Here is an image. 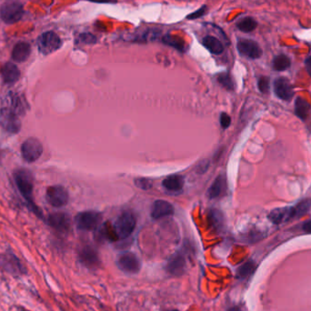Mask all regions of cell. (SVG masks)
<instances>
[{"mask_svg":"<svg viewBox=\"0 0 311 311\" xmlns=\"http://www.w3.org/2000/svg\"><path fill=\"white\" fill-rule=\"evenodd\" d=\"M29 103L24 96L17 93H8L0 108V125L5 131L17 134L21 129L20 118L25 116Z\"/></svg>","mask_w":311,"mask_h":311,"instance_id":"6da1fadb","label":"cell"},{"mask_svg":"<svg viewBox=\"0 0 311 311\" xmlns=\"http://www.w3.org/2000/svg\"><path fill=\"white\" fill-rule=\"evenodd\" d=\"M14 180L17 189L21 194L23 198L26 200L30 210L38 216L40 219H43L42 210L35 204L33 200V190H34V176L30 170L27 169H17L14 171Z\"/></svg>","mask_w":311,"mask_h":311,"instance_id":"7a4b0ae2","label":"cell"},{"mask_svg":"<svg viewBox=\"0 0 311 311\" xmlns=\"http://www.w3.org/2000/svg\"><path fill=\"white\" fill-rule=\"evenodd\" d=\"M136 218L130 211H125L115 222L114 228L119 239L128 238L136 227Z\"/></svg>","mask_w":311,"mask_h":311,"instance_id":"3957f363","label":"cell"},{"mask_svg":"<svg viewBox=\"0 0 311 311\" xmlns=\"http://www.w3.org/2000/svg\"><path fill=\"white\" fill-rule=\"evenodd\" d=\"M0 267L13 276H22L28 272L21 261L10 252L0 254Z\"/></svg>","mask_w":311,"mask_h":311,"instance_id":"277c9868","label":"cell"},{"mask_svg":"<svg viewBox=\"0 0 311 311\" xmlns=\"http://www.w3.org/2000/svg\"><path fill=\"white\" fill-rule=\"evenodd\" d=\"M117 266L126 274L135 275L141 269V261L135 253L124 252L118 257Z\"/></svg>","mask_w":311,"mask_h":311,"instance_id":"5b68a950","label":"cell"},{"mask_svg":"<svg viewBox=\"0 0 311 311\" xmlns=\"http://www.w3.org/2000/svg\"><path fill=\"white\" fill-rule=\"evenodd\" d=\"M44 151L41 142L35 137H29L23 142L21 145V155L25 161L33 163L40 159Z\"/></svg>","mask_w":311,"mask_h":311,"instance_id":"8992f818","label":"cell"},{"mask_svg":"<svg viewBox=\"0 0 311 311\" xmlns=\"http://www.w3.org/2000/svg\"><path fill=\"white\" fill-rule=\"evenodd\" d=\"M101 220L102 216L100 213L91 210L79 213L75 219V223L80 230L89 231L97 227Z\"/></svg>","mask_w":311,"mask_h":311,"instance_id":"52a82bcc","label":"cell"},{"mask_svg":"<svg viewBox=\"0 0 311 311\" xmlns=\"http://www.w3.org/2000/svg\"><path fill=\"white\" fill-rule=\"evenodd\" d=\"M24 14L22 4L16 1L5 3L0 7V17L6 24H14L21 19Z\"/></svg>","mask_w":311,"mask_h":311,"instance_id":"ba28073f","label":"cell"},{"mask_svg":"<svg viewBox=\"0 0 311 311\" xmlns=\"http://www.w3.org/2000/svg\"><path fill=\"white\" fill-rule=\"evenodd\" d=\"M62 45V41L56 33L48 31L40 36L38 39V47L40 53L48 55L57 51Z\"/></svg>","mask_w":311,"mask_h":311,"instance_id":"9c48e42d","label":"cell"},{"mask_svg":"<svg viewBox=\"0 0 311 311\" xmlns=\"http://www.w3.org/2000/svg\"><path fill=\"white\" fill-rule=\"evenodd\" d=\"M47 203L54 208H62L68 202V190L62 186H51L45 192Z\"/></svg>","mask_w":311,"mask_h":311,"instance_id":"30bf717a","label":"cell"},{"mask_svg":"<svg viewBox=\"0 0 311 311\" xmlns=\"http://www.w3.org/2000/svg\"><path fill=\"white\" fill-rule=\"evenodd\" d=\"M80 263L87 268L95 270L100 266V259L96 249L91 246H84L79 252Z\"/></svg>","mask_w":311,"mask_h":311,"instance_id":"8fae6325","label":"cell"},{"mask_svg":"<svg viewBox=\"0 0 311 311\" xmlns=\"http://www.w3.org/2000/svg\"><path fill=\"white\" fill-rule=\"evenodd\" d=\"M48 225L59 233H68L71 228V219L64 212H57L48 216Z\"/></svg>","mask_w":311,"mask_h":311,"instance_id":"7c38bea8","label":"cell"},{"mask_svg":"<svg viewBox=\"0 0 311 311\" xmlns=\"http://www.w3.org/2000/svg\"><path fill=\"white\" fill-rule=\"evenodd\" d=\"M238 50L242 56L252 58V59H258L262 56V49L260 45L251 40H238Z\"/></svg>","mask_w":311,"mask_h":311,"instance_id":"4fadbf2b","label":"cell"},{"mask_svg":"<svg viewBox=\"0 0 311 311\" xmlns=\"http://www.w3.org/2000/svg\"><path fill=\"white\" fill-rule=\"evenodd\" d=\"M186 268V259L183 255L178 253L172 256L168 261L166 271L172 277H179L184 274Z\"/></svg>","mask_w":311,"mask_h":311,"instance_id":"5bb4252c","label":"cell"},{"mask_svg":"<svg viewBox=\"0 0 311 311\" xmlns=\"http://www.w3.org/2000/svg\"><path fill=\"white\" fill-rule=\"evenodd\" d=\"M275 93L279 98L289 101L294 96V91L288 79L278 78L274 83Z\"/></svg>","mask_w":311,"mask_h":311,"instance_id":"9a60e30c","label":"cell"},{"mask_svg":"<svg viewBox=\"0 0 311 311\" xmlns=\"http://www.w3.org/2000/svg\"><path fill=\"white\" fill-rule=\"evenodd\" d=\"M174 214L173 206L165 200H157L155 201L151 208V217L154 220H159L164 217Z\"/></svg>","mask_w":311,"mask_h":311,"instance_id":"2e32d148","label":"cell"},{"mask_svg":"<svg viewBox=\"0 0 311 311\" xmlns=\"http://www.w3.org/2000/svg\"><path fill=\"white\" fill-rule=\"evenodd\" d=\"M1 77L4 83L14 84L20 78V71L13 63H6L1 68Z\"/></svg>","mask_w":311,"mask_h":311,"instance_id":"e0dca14e","label":"cell"},{"mask_svg":"<svg viewBox=\"0 0 311 311\" xmlns=\"http://www.w3.org/2000/svg\"><path fill=\"white\" fill-rule=\"evenodd\" d=\"M31 53V46L26 42H18L12 51V59L16 62H25Z\"/></svg>","mask_w":311,"mask_h":311,"instance_id":"ac0fdd59","label":"cell"},{"mask_svg":"<svg viewBox=\"0 0 311 311\" xmlns=\"http://www.w3.org/2000/svg\"><path fill=\"white\" fill-rule=\"evenodd\" d=\"M204 46L214 55H221L224 51V45L221 43V40H218L215 37L207 36L202 40Z\"/></svg>","mask_w":311,"mask_h":311,"instance_id":"d6986e66","label":"cell"},{"mask_svg":"<svg viewBox=\"0 0 311 311\" xmlns=\"http://www.w3.org/2000/svg\"><path fill=\"white\" fill-rule=\"evenodd\" d=\"M226 187V183L225 178L222 176H219L210 187L208 195L210 198H220L221 196H222V194L225 192Z\"/></svg>","mask_w":311,"mask_h":311,"instance_id":"ffe728a7","label":"cell"},{"mask_svg":"<svg viewBox=\"0 0 311 311\" xmlns=\"http://www.w3.org/2000/svg\"><path fill=\"white\" fill-rule=\"evenodd\" d=\"M268 219L274 224H280L283 221H287L292 219L291 216V208H280L272 210L268 215Z\"/></svg>","mask_w":311,"mask_h":311,"instance_id":"44dd1931","label":"cell"},{"mask_svg":"<svg viewBox=\"0 0 311 311\" xmlns=\"http://www.w3.org/2000/svg\"><path fill=\"white\" fill-rule=\"evenodd\" d=\"M162 185L170 191H179L184 186V178L180 175L169 176L163 180Z\"/></svg>","mask_w":311,"mask_h":311,"instance_id":"7402d4cb","label":"cell"},{"mask_svg":"<svg viewBox=\"0 0 311 311\" xmlns=\"http://www.w3.org/2000/svg\"><path fill=\"white\" fill-rule=\"evenodd\" d=\"M208 220L210 225L215 230H221L224 226V218L221 211L218 210H210L208 214Z\"/></svg>","mask_w":311,"mask_h":311,"instance_id":"603a6c76","label":"cell"},{"mask_svg":"<svg viewBox=\"0 0 311 311\" xmlns=\"http://www.w3.org/2000/svg\"><path fill=\"white\" fill-rule=\"evenodd\" d=\"M310 110H311V105L309 104V102L306 101L305 99H303L302 97H298L296 99L295 112L300 119L305 120L307 117L309 116Z\"/></svg>","mask_w":311,"mask_h":311,"instance_id":"cb8c5ba5","label":"cell"},{"mask_svg":"<svg viewBox=\"0 0 311 311\" xmlns=\"http://www.w3.org/2000/svg\"><path fill=\"white\" fill-rule=\"evenodd\" d=\"M237 27L240 31L245 32V33H249V32L254 31L256 28L258 27V22L255 20L253 17H243L237 23Z\"/></svg>","mask_w":311,"mask_h":311,"instance_id":"d4e9b609","label":"cell"},{"mask_svg":"<svg viewBox=\"0 0 311 311\" xmlns=\"http://www.w3.org/2000/svg\"><path fill=\"white\" fill-rule=\"evenodd\" d=\"M162 41L164 42V44L166 45H170L178 50L182 51V52L186 51L185 42L178 37H174L172 35H166L163 37Z\"/></svg>","mask_w":311,"mask_h":311,"instance_id":"484cf974","label":"cell"},{"mask_svg":"<svg viewBox=\"0 0 311 311\" xmlns=\"http://www.w3.org/2000/svg\"><path fill=\"white\" fill-rule=\"evenodd\" d=\"M311 199H304L302 201H300V203L297 206H295L294 208H291V216L292 219L293 218H300L301 216L306 214L309 210L311 209Z\"/></svg>","mask_w":311,"mask_h":311,"instance_id":"4316f807","label":"cell"},{"mask_svg":"<svg viewBox=\"0 0 311 311\" xmlns=\"http://www.w3.org/2000/svg\"><path fill=\"white\" fill-rule=\"evenodd\" d=\"M256 265L253 261H248L239 267L237 270V277L240 279H245L249 277L255 271Z\"/></svg>","mask_w":311,"mask_h":311,"instance_id":"83f0119b","label":"cell"},{"mask_svg":"<svg viewBox=\"0 0 311 311\" xmlns=\"http://www.w3.org/2000/svg\"><path fill=\"white\" fill-rule=\"evenodd\" d=\"M290 59L286 55H278L273 60V68L277 71H284L290 67Z\"/></svg>","mask_w":311,"mask_h":311,"instance_id":"f1b7e54d","label":"cell"},{"mask_svg":"<svg viewBox=\"0 0 311 311\" xmlns=\"http://www.w3.org/2000/svg\"><path fill=\"white\" fill-rule=\"evenodd\" d=\"M218 80L223 86L225 89L228 90H233L234 89V83L232 80L231 77L227 73H222L219 75Z\"/></svg>","mask_w":311,"mask_h":311,"instance_id":"f546056e","label":"cell"},{"mask_svg":"<svg viewBox=\"0 0 311 311\" xmlns=\"http://www.w3.org/2000/svg\"><path fill=\"white\" fill-rule=\"evenodd\" d=\"M135 184L137 187L144 189V190H147V189H150L152 187V181L148 178H136L135 180Z\"/></svg>","mask_w":311,"mask_h":311,"instance_id":"4dcf8cb0","label":"cell"},{"mask_svg":"<svg viewBox=\"0 0 311 311\" xmlns=\"http://www.w3.org/2000/svg\"><path fill=\"white\" fill-rule=\"evenodd\" d=\"M79 41L83 44H95L96 42V38L90 33H84L80 35Z\"/></svg>","mask_w":311,"mask_h":311,"instance_id":"1f68e13d","label":"cell"},{"mask_svg":"<svg viewBox=\"0 0 311 311\" xmlns=\"http://www.w3.org/2000/svg\"><path fill=\"white\" fill-rule=\"evenodd\" d=\"M259 89L262 93H267L269 90V79L267 77H261L259 80Z\"/></svg>","mask_w":311,"mask_h":311,"instance_id":"d6a6232c","label":"cell"},{"mask_svg":"<svg viewBox=\"0 0 311 311\" xmlns=\"http://www.w3.org/2000/svg\"><path fill=\"white\" fill-rule=\"evenodd\" d=\"M207 12H208V6H203L202 7H200L199 9H198L197 11L193 12L191 14H189L188 16H187V19H191V20H194V19H197V18H199V17H203L205 16L206 14H207Z\"/></svg>","mask_w":311,"mask_h":311,"instance_id":"836d02e7","label":"cell"},{"mask_svg":"<svg viewBox=\"0 0 311 311\" xmlns=\"http://www.w3.org/2000/svg\"><path fill=\"white\" fill-rule=\"evenodd\" d=\"M231 123L230 117L226 113H222L221 115V125L223 129H227Z\"/></svg>","mask_w":311,"mask_h":311,"instance_id":"e575fe53","label":"cell"},{"mask_svg":"<svg viewBox=\"0 0 311 311\" xmlns=\"http://www.w3.org/2000/svg\"><path fill=\"white\" fill-rule=\"evenodd\" d=\"M90 2L94 3H99V4H112V3H117L118 0H89Z\"/></svg>","mask_w":311,"mask_h":311,"instance_id":"d590c367","label":"cell"},{"mask_svg":"<svg viewBox=\"0 0 311 311\" xmlns=\"http://www.w3.org/2000/svg\"><path fill=\"white\" fill-rule=\"evenodd\" d=\"M208 166H209V163H203V162H200V163L198 164V172H199V173L205 172L206 170H208Z\"/></svg>","mask_w":311,"mask_h":311,"instance_id":"8d00e7d4","label":"cell"},{"mask_svg":"<svg viewBox=\"0 0 311 311\" xmlns=\"http://www.w3.org/2000/svg\"><path fill=\"white\" fill-rule=\"evenodd\" d=\"M305 65L307 71H308V73L311 77V56H310L306 59Z\"/></svg>","mask_w":311,"mask_h":311,"instance_id":"74e56055","label":"cell"},{"mask_svg":"<svg viewBox=\"0 0 311 311\" xmlns=\"http://www.w3.org/2000/svg\"><path fill=\"white\" fill-rule=\"evenodd\" d=\"M303 229L307 233H311V221H307L303 225Z\"/></svg>","mask_w":311,"mask_h":311,"instance_id":"f35d334b","label":"cell"},{"mask_svg":"<svg viewBox=\"0 0 311 311\" xmlns=\"http://www.w3.org/2000/svg\"><path fill=\"white\" fill-rule=\"evenodd\" d=\"M240 311V309H239V308H238V307H232V308H230V309H229V310H228V311Z\"/></svg>","mask_w":311,"mask_h":311,"instance_id":"ab89813d","label":"cell"},{"mask_svg":"<svg viewBox=\"0 0 311 311\" xmlns=\"http://www.w3.org/2000/svg\"></svg>","mask_w":311,"mask_h":311,"instance_id":"60d3db41","label":"cell"}]
</instances>
